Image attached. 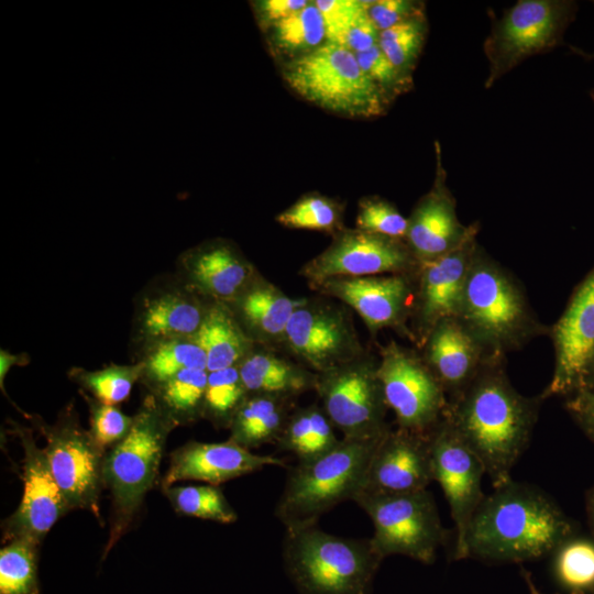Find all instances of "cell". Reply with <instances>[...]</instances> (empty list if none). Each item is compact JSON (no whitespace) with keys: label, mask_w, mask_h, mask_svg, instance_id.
Returning a JSON list of instances; mask_svg holds the SVG:
<instances>
[{"label":"cell","mask_w":594,"mask_h":594,"mask_svg":"<svg viewBox=\"0 0 594 594\" xmlns=\"http://www.w3.org/2000/svg\"><path fill=\"white\" fill-rule=\"evenodd\" d=\"M249 396L239 366L208 372L204 417L218 428H228Z\"/></svg>","instance_id":"8d00e7d4"},{"label":"cell","mask_w":594,"mask_h":594,"mask_svg":"<svg viewBox=\"0 0 594 594\" xmlns=\"http://www.w3.org/2000/svg\"><path fill=\"white\" fill-rule=\"evenodd\" d=\"M177 425L148 396L129 433L106 453L103 482L112 496V522L103 556L128 530L158 475L168 433Z\"/></svg>","instance_id":"5b68a950"},{"label":"cell","mask_w":594,"mask_h":594,"mask_svg":"<svg viewBox=\"0 0 594 594\" xmlns=\"http://www.w3.org/2000/svg\"><path fill=\"white\" fill-rule=\"evenodd\" d=\"M592 387H594V358L588 366L582 389Z\"/></svg>","instance_id":"816d5d0a"},{"label":"cell","mask_w":594,"mask_h":594,"mask_svg":"<svg viewBox=\"0 0 594 594\" xmlns=\"http://www.w3.org/2000/svg\"><path fill=\"white\" fill-rule=\"evenodd\" d=\"M460 317L476 341L502 348L518 340L529 323L525 300L498 267L474 256Z\"/></svg>","instance_id":"30bf717a"},{"label":"cell","mask_w":594,"mask_h":594,"mask_svg":"<svg viewBox=\"0 0 594 594\" xmlns=\"http://www.w3.org/2000/svg\"><path fill=\"white\" fill-rule=\"evenodd\" d=\"M289 398L249 395L237 410L229 440L245 449L276 442L288 420Z\"/></svg>","instance_id":"f1b7e54d"},{"label":"cell","mask_w":594,"mask_h":594,"mask_svg":"<svg viewBox=\"0 0 594 594\" xmlns=\"http://www.w3.org/2000/svg\"><path fill=\"white\" fill-rule=\"evenodd\" d=\"M208 306L198 297L180 290L150 298L140 315V332L150 346L178 338H194L206 317Z\"/></svg>","instance_id":"484cf974"},{"label":"cell","mask_w":594,"mask_h":594,"mask_svg":"<svg viewBox=\"0 0 594 594\" xmlns=\"http://www.w3.org/2000/svg\"><path fill=\"white\" fill-rule=\"evenodd\" d=\"M521 573H522L524 580L526 581V584L528 585L530 594H542L541 592L538 591V588L534 584L530 574L524 569H521Z\"/></svg>","instance_id":"f5cc1de1"},{"label":"cell","mask_w":594,"mask_h":594,"mask_svg":"<svg viewBox=\"0 0 594 594\" xmlns=\"http://www.w3.org/2000/svg\"><path fill=\"white\" fill-rule=\"evenodd\" d=\"M194 338L206 354L208 372L239 366L254 349V342L229 306L217 301L209 305L204 322Z\"/></svg>","instance_id":"83f0119b"},{"label":"cell","mask_w":594,"mask_h":594,"mask_svg":"<svg viewBox=\"0 0 594 594\" xmlns=\"http://www.w3.org/2000/svg\"><path fill=\"white\" fill-rule=\"evenodd\" d=\"M207 382V370L187 369L155 387L153 396L177 426L189 424L204 417Z\"/></svg>","instance_id":"4dcf8cb0"},{"label":"cell","mask_w":594,"mask_h":594,"mask_svg":"<svg viewBox=\"0 0 594 594\" xmlns=\"http://www.w3.org/2000/svg\"><path fill=\"white\" fill-rule=\"evenodd\" d=\"M182 266L196 294L222 304L231 302L257 277L254 266L226 240L190 249L183 255Z\"/></svg>","instance_id":"603a6c76"},{"label":"cell","mask_w":594,"mask_h":594,"mask_svg":"<svg viewBox=\"0 0 594 594\" xmlns=\"http://www.w3.org/2000/svg\"><path fill=\"white\" fill-rule=\"evenodd\" d=\"M538 402L519 395L499 373H482L448 404L446 418L484 465L493 488L512 481L527 448Z\"/></svg>","instance_id":"7a4b0ae2"},{"label":"cell","mask_w":594,"mask_h":594,"mask_svg":"<svg viewBox=\"0 0 594 594\" xmlns=\"http://www.w3.org/2000/svg\"><path fill=\"white\" fill-rule=\"evenodd\" d=\"M283 344L316 374L362 355L349 314L330 302L307 298L293 314Z\"/></svg>","instance_id":"4fadbf2b"},{"label":"cell","mask_w":594,"mask_h":594,"mask_svg":"<svg viewBox=\"0 0 594 594\" xmlns=\"http://www.w3.org/2000/svg\"><path fill=\"white\" fill-rule=\"evenodd\" d=\"M576 10L570 0H519L505 10L483 44L488 62L484 87L491 88L530 56L560 45Z\"/></svg>","instance_id":"52a82bcc"},{"label":"cell","mask_w":594,"mask_h":594,"mask_svg":"<svg viewBox=\"0 0 594 594\" xmlns=\"http://www.w3.org/2000/svg\"><path fill=\"white\" fill-rule=\"evenodd\" d=\"M287 85L304 99L339 114L374 118L391 100L364 73L355 53L324 42L283 67Z\"/></svg>","instance_id":"8992f818"},{"label":"cell","mask_w":594,"mask_h":594,"mask_svg":"<svg viewBox=\"0 0 594 594\" xmlns=\"http://www.w3.org/2000/svg\"><path fill=\"white\" fill-rule=\"evenodd\" d=\"M590 96H591L592 100L594 101V90L590 91Z\"/></svg>","instance_id":"11a10c76"},{"label":"cell","mask_w":594,"mask_h":594,"mask_svg":"<svg viewBox=\"0 0 594 594\" xmlns=\"http://www.w3.org/2000/svg\"><path fill=\"white\" fill-rule=\"evenodd\" d=\"M427 31V19L421 14L381 31L378 46L404 76L411 78Z\"/></svg>","instance_id":"f35d334b"},{"label":"cell","mask_w":594,"mask_h":594,"mask_svg":"<svg viewBox=\"0 0 594 594\" xmlns=\"http://www.w3.org/2000/svg\"><path fill=\"white\" fill-rule=\"evenodd\" d=\"M432 479L446 497L455 528L454 559L463 560L470 521L483 502L484 465L444 418L429 432Z\"/></svg>","instance_id":"5bb4252c"},{"label":"cell","mask_w":594,"mask_h":594,"mask_svg":"<svg viewBox=\"0 0 594 594\" xmlns=\"http://www.w3.org/2000/svg\"><path fill=\"white\" fill-rule=\"evenodd\" d=\"M271 28L274 46L294 57L316 50L326 38L323 19L315 1Z\"/></svg>","instance_id":"e575fe53"},{"label":"cell","mask_w":594,"mask_h":594,"mask_svg":"<svg viewBox=\"0 0 594 594\" xmlns=\"http://www.w3.org/2000/svg\"><path fill=\"white\" fill-rule=\"evenodd\" d=\"M476 342L457 319L442 320L430 330L427 364L444 391L457 395L476 377Z\"/></svg>","instance_id":"d4e9b609"},{"label":"cell","mask_w":594,"mask_h":594,"mask_svg":"<svg viewBox=\"0 0 594 594\" xmlns=\"http://www.w3.org/2000/svg\"><path fill=\"white\" fill-rule=\"evenodd\" d=\"M576 52H578V54L582 55L583 57L594 58V53L587 54V53L581 52L580 50H578Z\"/></svg>","instance_id":"db71d44e"},{"label":"cell","mask_w":594,"mask_h":594,"mask_svg":"<svg viewBox=\"0 0 594 594\" xmlns=\"http://www.w3.org/2000/svg\"><path fill=\"white\" fill-rule=\"evenodd\" d=\"M383 436L342 438L327 453L298 461L288 471L275 507V516L285 529L317 525L319 518L337 505L354 502L364 488L371 459Z\"/></svg>","instance_id":"3957f363"},{"label":"cell","mask_w":594,"mask_h":594,"mask_svg":"<svg viewBox=\"0 0 594 594\" xmlns=\"http://www.w3.org/2000/svg\"><path fill=\"white\" fill-rule=\"evenodd\" d=\"M355 55L364 73L391 101L411 88L413 78L404 76L382 52L378 44Z\"/></svg>","instance_id":"7bdbcfd3"},{"label":"cell","mask_w":594,"mask_h":594,"mask_svg":"<svg viewBox=\"0 0 594 594\" xmlns=\"http://www.w3.org/2000/svg\"><path fill=\"white\" fill-rule=\"evenodd\" d=\"M142 375V362L133 365L112 364L96 371L74 369L70 373V376L96 400L113 406L129 397L134 383Z\"/></svg>","instance_id":"74e56055"},{"label":"cell","mask_w":594,"mask_h":594,"mask_svg":"<svg viewBox=\"0 0 594 594\" xmlns=\"http://www.w3.org/2000/svg\"><path fill=\"white\" fill-rule=\"evenodd\" d=\"M52 473L70 509H84L100 519L99 498L105 486V450L89 430L80 427L76 411L66 409L54 425L38 422Z\"/></svg>","instance_id":"8fae6325"},{"label":"cell","mask_w":594,"mask_h":594,"mask_svg":"<svg viewBox=\"0 0 594 594\" xmlns=\"http://www.w3.org/2000/svg\"><path fill=\"white\" fill-rule=\"evenodd\" d=\"M37 547L24 537L6 541L0 550V594H40Z\"/></svg>","instance_id":"836d02e7"},{"label":"cell","mask_w":594,"mask_h":594,"mask_svg":"<svg viewBox=\"0 0 594 594\" xmlns=\"http://www.w3.org/2000/svg\"><path fill=\"white\" fill-rule=\"evenodd\" d=\"M340 440L322 408L311 405L288 417L276 444L298 461H307L332 450Z\"/></svg>","instance_id":"f546056e"},{"label":"cell","mask_w":594,"mask_h":594,"mask_svg":"<svg viewBox=\"0 0 594 594\" xmlns=\"http://www.w3.org/2000/svg\"><path fill=\"white\" fill-rule=\"evenodd\" d=\"M162 490L178 514L221 524H231L238 519L234 508L219 486L172 485Z\"/></svg>","instance_id":"d590c367"},{"label":"cell","mask_w":594,"mask_h":594,"mask_svg":"<svg viewBox=\"0 0 594 594\" xmlns=\"http://www.w3.org/2000/svg\"><path fill=\"white\" fill-rule=\"evenodd\" d=\"M416 265L419 262L402 240L354 229L337 233L299 273L311 286L334 277L404 274Z\"/></svg>","instance_id":"9a60e30c"},{"label":"cell","mask_w":594,"mask_h":594,"mask_svg":"<svg viewBox=\"0 0 594 594\" xmlns=\"http://www.w3.org/2000/svg\"><path fill=\"white\" fill-rule=\"evenodd\" d=\"M326 30V42L341 45L352 25L366 10V1L359 0H318Z\"/></svg>","instance_id":"ee69618b"},{"label":"cell","mask_w":594,"mask_h":594,"mask_svg":"<svg viewBox=\"0 0 594 594\" xmlns=\"http://www.w3.org/2000/svg\"><path fill=\"white\" fill-rule=\"evenodd\" d=\"M566 406L582 430L594 441V387L570 395Z\"/></svg>","instance_id":"7dc6e473"},{"label":"cell","mask_w":594,"mask_h":594,"mask_svg":"<svg viewBox=\"0 0 594 594\" xmlns=\"http://www.w3.org/2000/svg\"><path fill=\"white\" fill-rule=\"evenodd\" d=\"M306 0H264L253 3L258 22L263 26H272L294 12L305 8Z\"/></svg>","instance_id":"c3c4849f"},{"label":"cell","mask_w":594,"mask_h":594,"mask_svg":"<svg viewBox=\"0 0 594 594\" xmlns=\"http://www.w3.org/2000/svg\"><path fill=\"white\" fill-rule=\"evenodd\" d=\"M574 534L573 521L544 492L512 480L485 495L468 527L463 559L536 560Z\"/></svg>","instance_id":"6da1fadb"},{"label":"cell","mask_w":594,"mask_h":594,"mask_svg":"<svg viewBox=\"0 0 594 594\" xmlns=\"http://www.w3.org/2000/svg\"><path fill=\"white\" fill-rule=\"evenodd\" d=\"M142 364V377L155 388L184 370H207V358L195 338H178L151 345Z\"/></svg>","instance_id":"d6a6232c"},{"label":"cell","mask_w":594,"mask_h":594,"mask_svg":"<svg viewBox=\"0 0 594 594\" xmlns=\"http://www.w3.org/2000/svg\"><path fill=\"white\" fill-rule=\"evenodd\" d=\"M279 224L293 229L333 232L340 230V207L330 198L306 196L277 215Z\"/></svg>","instance_id":"ab89813d"},{"label":"cell","mask_w":594,"mask_h":594,"mask_svg":"<svg viewBox=\"0 0 594 594\" xmlns=\"http://www.w3.org/2000/svg\"><path fill=\"white\" fill-rule=\"evenodd\" d=\"M378 37L380 31L370 19L366 11L348 31L341 46H344L351 52L358 54L377 45Z\"/></svg>","instance_id":"bcb514c9"},{"label":"cell","mask_w":594,"mask_h":594,"mask_svg":"<svg viewBox=\"0 0 594 594\" xmlns=\"http://www.w3.org/2000/svg\"><path fill=\"white\" fill-rule=\"evenodd\" d=\"M586 514H587V521L594 537V485L587 493Z\"/></svg>","instance_id":"f907efd6"},{"label":"cell","mask_w":594,"mask_h":594,"mask_svg":"<svg viewBox=\"0 0 594 594\" xmlns=\"http://www.w3.org/2000/svg\"><path fill=\"white\" fill-rule=\"evenodd\" d=\"M553 340L556 367L544 395H572L582 389L594 358V268L575 288Z\"/></svg>","instance_id":"e0dca14e"},{"label":"cell","mask_w":594,"mask_h":594,"mask_svg":"<svg viewBox=\"0 0 594 594\" xmlns=\"http://www.w3.org/2000/svg\"><path fill=\"white\" fill-rule=\"evenodd\" d=\"M239 372L249 395L290 399L314 389L316 382L312 371L264 349H253L239 364Z\"/></svg>","instance_id":"4316f807"},{"label":"cell","mask_w":594,"mask_h":594,"mask_svg":"<svg viewBox=\"0 0 594 594\" xmlns=\"http://www.w3.org/2000/svg\"><path fill=\"white\" fill-rule=\"evenodd\" d=\"M377 375L398 428L429 433L446 416L444 388L428 364L391 342L381 350Z\"/></svg>","instance_id":"7c38bea8"},{"label":"cell","mask_w":594,"mask_h":594,"mask_svg":"<svg viewBox=\"0 0 594 594\" xmlns=\"http://www.w3.org/2000/svg\"><path fill=\"white\" fill-rule=\"evenodd\" d=\"M431 482L429 433L388 429L373 453L362 492L414 493Z\"/></svg>","instance_id":"ac0fdd59"},{"label":"cell","mask_w":594,"mask_h":594,"mask_svg":"<svg viewBox=\"0 0 594 594\" xmlns=\"http://www.w3.org/2000/svg\"><path fill=\"white\" fill-rule=\"evenodd\" d=\"M310 287L351 307L372 333L402 324L411 298L404 274L334 277Z\"/></svg>","instance_id":"ffe728a7"},{"label":"cell","mask_w":594,"mask_h":594,"mask_svg":"<svg viewBox=\"0 0 594 594\" xmlns=\"http://www.w3.org/2000/svg\"><path fill=\"white\" fill-rule=\"evenodd\" d=\"M304 301L305 298H290L277 286L257 276L226 305L253 342L270 346L284 343L287 324Z\"/></svg>","instance_id":"cb8c5ba5"},{"label":"cell","mask_w":594,"mask_h":594,"mask_svg":"<svg viewBox=\"0 0 594 594\" xmlns=\"http://www.w3.org/2000/svg\"><path fill=\"white\" fill-rule=\"evenodd\" d=\"M384 558L371 538H348L317 525L286 530L284 568L299 594H371Z\"/></svg>","instance_id":"277c9868"},{"label":"cell","mask_w":594,"mask_h":594,"mask_svg":"<svg viewBox=\"0 0 594 594\" xmlns=\"http://www.w3.org/2000/svg\"><path fill=\"white\" fill-rule=\"evenodd\" d=\"M354 502L369 515L374 529L371 540L384 559L399 554L431 564L447 541L448 532L428 490L403 494L361 492Z\"/></svg>","instance_id":"ba28073f"},{"label":"cell","mask_w":594,"mask_h":594,"mask_svg":"<svg viewBox=\"0 0 594 594\" xmlns=\"http://www.w3.org/2000/svg\"><path fill=\"white\" fill-rule=\"evenodd\" d=\"M82 396L89 406V432L97 444L106 451L108 447L112 448L129 433L134 417L127 416L117 406L100 403L86 394Z\"/></svg>","instance_id":"b9f144b4"},{"label":"cell","mask_w":594,"mask_h":594,"mask_svg":"<svg viewBox=\"0 0 594 594\" xmlns=\"http://www.w3.org/2000/svg\"><path fill=\"white\" fill-rule=\"evenodd\" d=\"M366 9L370 19L380 32L425 14L422 2L409 0L366 1Z\"/></svg>","instance_id":"f6af8a7d"},{"label":"cell","mask_w":594,"mask_h":594,"mask_svg":"<svg viewBox=\"0 0 594 594\" xmlns=\"http://www.w3.org/2000/svg\"><path fill=\"white\" fill-rule=\"evenodd\" d=\"M474 228L455 249L420 262L419 318L429 332L440 321L460 317L466 277L475 256Z\"/></svg>","instance_id":"7402d4cb"},{"label":"cell","mask_w":594,"mask_h":594,"mask_svg":"<svg viewBox=\"0 0 594 594\" xmlns=\"http://www.w3.org/2000/svg\"><path fill=\"white\" fill-rule=\"evenodd\" d=\"M265 466H285V462L274 455L252 453L231 440L189 441L170 454L162 488L180 481H198L218 486Z\"/></svg>","instance_id":"d6986e66"},{"label":"cell","mask_w":594,"mask_h":594,"mask_svg":"<svg viewBox=\"0 0 594 594\" xmlns=\"http://www.w3.org/2000/svg\"><path fill=\"white\" fill-rule=\"evenodd\" d=\"M14 430L23 450V494L16 510L3 521V540L24 537L40 544L55 522L72 509L44 448L37 447L29 429L18 426Z\"/></svg>","instance_id":"2e32d148"},{"label":"cell","mask_w":594,"mask_h":594,"mask_svg":"<svg viewBox=\"0 0 594 594\" xmlns=\"http://www.w3.org/2000/svg\"><path fill=\"white\" fill-rule=\"evenodd\" d=\"M356 229L402 240L407 234L408 219L384 199L365 198L360 202Z\"/></svg>","instance_id":"60d3db41"},{"label":"cell","mask_w":594,"mask_h":594,"mask_svg":"<svg viewBox=\"0 0 594 594\" xmlns=\"http://www.w3.org/2000/svg\"><path fill=\"white\" fill-rule=\"evenodd\" d=\"M24 359H28V356H23L22 354H11L6 350H1L0 352V387L2 393L8 397L4 388H3V381L4 377L8 374V371L13 365H22L25 364ZM9 398V397H8Z\"/></svg>","instance_id":"681fc988"},{"label":"cell","mask_w":594,"mask_h":594,"mask_svg":"<svg viewBox=\"0 0 594 594\" xmlns=\"http://www.w3.org/2000/svg\"><path fill=\"white\" fill-rule=\"evenodd\" d=\"M473 229V226L463 227L458 219L437 145L436 179L431 190L420 199L408 219L406 244L419 263L427 262L459 246Z\"/></svg>","instance_id":"44dd1931"},{"label":"cell","mask_w":594,"mask_h":594,"mask_svg":"<svg viewBox=\"0 0 594 594\" xmlns=\"http://www.w3.org/2000/svg\"><path fill=\"white\" fill-rule=\"evenodd\" d=\"M556 582L569 594L594 593V537L574 534L551 552Z\"/></svg>","instance_id":"1f68e13d"},{"label":"cell","mask_w":594,"mask_h":594,"mask_svg":"<svg viewBox=\"0 0 594 594\" xmlns=\"http://www.w3.org/2000/svg\"><path fill=\"white\" fill-rule=\"evenodd\" d=\"M314 389L321 408L346 439H373L389 428L388 409L377 375V363L366 356L316 374Z\"/></svg>","instance_id":"9c48e42d"}]
</instances>
